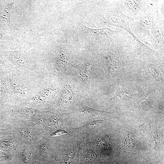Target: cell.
<instances>
[{"instance_id": "cell-12", "label": "cell", "mask_w": 164, "mask_h": 164, "mask_svg": "<svg viewBox=\"0 0 164 164\" xmlns=\"http://www.w3.org/2000/svg\"><path fill=\"white\" fill-rule=\"evenodd\" d=\"M143 68L146 72L151 74L155 79H163L160 73V63L155 58H152L148 59L147 58L143 61Z\"/></svg>"}, {"instance_id": "cell-9", "label": "cell", "mask_w": 164, "mask_h": 164, "mask_svg": "<svg viewBox=\"0 0 164 164\" xmlns=\"http://www.w3.org/2000/svg\"><path fill=\"white\" fill-rule=\"evenodd\" d=\"M34 125H16L14 127L21 137L30 142L36 143L40 141L38 127Z\"/></svg>"}, {"instance_id": "cell-18", "label": "cell", "mask_w": 164, "mask_h": 164, "mask_svg": "<svg viewBox=\"0 0 164 164\" xmlns=\"http://www.w3.org/2000/svg\"><path fill=\"white\" fill-rule=\"evenodd\" d=\"M132 94V91L131 89H123L116 92L110 99L112 102L127 101L131 98Z\"/></svg>"}, {"instance_id": "cell-3", "label": "cell", "mask_w": 164, "mask_h": 164, "mask_svg": "<svg viewBox=\"0 0 164 164\" xmlns=\"http://www.w3.org/2000/svg\"><path fill=\"white\" fill-rule=\"evenodd\" d=\"M105 7L98 15L97 21L100 25L116 26L122 29L132 36L138 42L140 48H145L146 46L137 39L130 29V21L131 18L124 14L121 11L118 0L107 1Z\"/></svg>"}, {"instance_id": "cell-22", "label": "cell", "mask_w": 164, "mask_h": 164, "mask_svg": "<svg viewBox=\"0 0 164 164\" xmlns=\"http://www.w3.org/2000/svg\"><path fill=\"white\" fill-rule=\"evenodd\" d=\"M12 133V129L11 128H0V137L7 135Z\"/></svg>"}, {"instance_id": "cell-17", "label": "cell", "mask_w": 164, "mask_h": 164, "mask_svg": "<svg viewBox=\"0 0 164 164\" xmlns=\"http://www.w3.org/2000/svg\"><path fill=\"white\" fill-rule=\"evenodd\" d=\"M54 91L55 89L52 87L46 88L38 92L31 101L36 104L44 103L50 98Z\"/></svg>"}, {"instance_id": "cell-25", "label": "cell", "mask_w": 164, "mask_h": 164, "mask_svg": "<svg viewBox=\"0 0 164 164\" xmlns=\"http://www.w3.org/2000/svg\"><path fill=\"white\" fill-rule=\"evenodd\" d=\"M6 87V85L5 81L0 80V90L4 91Z\"/></svg>"}, {"instance_id": "cell-13", "label": "cell", "mask_w": 164, "mask_h": 164, "mask_svg": "<svg viewBox=\"0 0 164 164\" xmlns=\"http://www.w3.org/2000/svg\"><path fill=\"white\" fill-rule=\"evenodd\" d=\"M14 111L19 116L28 119L37 118L48 112V111L25 107H17L14 110Z\"/></svg>"}, {"instance_id": "cell-14", "label": "cell", "mask_w": 164, "mask_h": 164, "mask_svg": "<svg viewBox=\"0 0 164 164\" xmlns=\"http://www.w3.org/2000/svg\"><path fill=\"white\" fill-rule=\"evenodd\" d=\"M74 93L71 87L66 84L63 86L59 95L57 105L61 107L70 104L73 100Z\"/></svg>"}, {"instance_id": "cell-24", "label": "cell", "mask_w": 164, "mask_h": 164, "mask_svg": "<svg viewBox=\"0 0 164 164\" xmlns=\"http://www.w3.org/2000/svg\"><path fill=\"white\" fill-rule=\"evenodd\" d=\"M2 115L0 114V128H8L9 126L5 123L3 122Z\"/></svg>"}, {"instance_id": "cell-21", "label": "cell", "mask_w": 164, "mask_h": 164, "mask_svg": "<svg viewBox=\"0 0 164 164\" xmlns=\"http://www.w3.org/2000/svg\"><path fill=\"white\" fill-rule=\"evenodd\" d=\"M9 40L14 41L15 39L12 35L0 28V41Z\"/></svg>"}, {"instance_id": "cell-23", "label": "cell", "mask_w": 164, "mask_h": 164, "mask_svg": "<svg viewBox=\"0 0 164 164\" xmlns=\"http://www.w3.org/2000/svg\"><path fill=\"white\" fill-rule=\"evenodd\" d=\"M68 132L62 129H58L52 132L50 135V136H57L64 134H66Z\"/></svg>"}, {"instance_id": "cell-11", "label": "cell", "mask_w": 164, "mask_h": 164, "mask_svg": "<svg viewBox=\"0 0 164 164\" xmlns=\"http://www.w3.org/2000/svg\"><path fill=\"white\" fill-rule=\"evenodd\" d=\"M12 133L0 137V150L10 154L13 151H16L20 145Z\"/></svg>"}, {"instance_id": "cell-8", "label": "cell", "mask_w": 164, "mask_h": 164, "mask_svg": "<svg viewBox=\"0 0 164 164\" xmlns=\"http://www.w3.org/2000/svg\"><path fill=\"white\" fill-rule=\"evenodd\" d=\"M82 35L98 45L101 42L105 39L114 34L116 30L111 29L108 28L99 29H91L84 25L80 27Z\"/></svg>"}, {"instance_id": "cell-20", "label": "cell", "mask_w": 164, "mask_h": 164, "mask_svg": "<svg viewBox=\"0 0 164 164\" xmlns=\"http://www.w3.org/2000/svg\"><path fill=\"white\" fill-rule=\"evenodd\" d=\"M12 158L11 154L0 150V164H8Z\"/></svg>"}, {"instance_id": "cell-4", "label": "cell", "mask_w": 164, "mask_h": 164, "mask_svg": "<svg viewBox=\"0 0 164 164\" xmlns=\"http://www.w3.org/2000/svg\"><path fill=\"white\" fill-rule=\"evenodd\" d=\"M0 56L9 65L15 67L31 69L34 66L31 58L20 50L8 51L0 49Z\"/></svg>"}, {"instance_id": "cell-2", "label": "cell", "mask_w": 164, "mask_h": 164, "mask_svg": "<svg viewBox=\"0 0 164 164\" xmlns=\"http://www.w3.org/2000/svg\"><path fill=\"white\" fill-rule=\"evenodd\" d=\"M164 0H152L146 9L130 20L134 36L151 49L157 33L164 30Z\"/></svg>"}, {"instance_id": "cell-1", "label": "cell", "mask_w": 164, "mask_h": 164, "mask_svg": "<svg viewBox=\"0 0 164 164\" xmlns=\"http://www.w3.org/2000/svg\"><path fill=\"white\" fill-rule=\"evenodd\" d=\"M103 66L109 74L120 73L134 66L142 52L133 37L118 28L98 45Z\"/></svg>"}, {"instance_id": "cell-16", "label": "cell", "mask_w": 164, "mask_h": 164, "mask_svg": "<svg viewBox=\"0 0 164 164\" xmlns=\"http://www.w3.org/2000/svg\"><path fill=\"white\" fill-rule=\"evenodd\" d=\"M20 145L16 152H18L19 159L22 164H30L33 148L27 144Z\"/></svg>"}, {"instance_id": "cell-10", "label": "cell", "mask_w": 164, "mask_h": 164, "mask_svg": "<svg viewBox=\"0 0 164 164\" xmlns=\"http://www.w3.org/2000/svg\"><path fill=\"white\" fill-rule=\"evenodd\" d=\"M75 108L76 110L84 118L89 119L99 117L108 116L113 112L92 108L81 103H78Z\"/></svg>"}, {"instance_id": "cell-5", "label": "cell", "mask_w": 164, "mask_h": 164, "mask_svg": "<svg viewBox=\"0 0 164 164\" xmlns=\"http://www.w3.org/2000/svg\"><path fill=\"white\" fill-rule=\"evenodd\" d=\"M151 0H118L120 9L125 15L133 18L146 9Z\"/></svg>"}, {"instance_id": "cell-6", "label": "cell", "mask_w": 164, "mask_h": 164, "mask_svg": "<svg viewBox=\"0 0 164 164\" xmlns=\"http://www.w3.org/2000/svg\"><path fill=\"white\" fill-rule=\"evenodd\" d=\"M16 1L0 0V28L7 33L13 30L19 31L12 24L10 18L12 8Z\"/></svg>"}, {"instance_id": "cell-26", "label": "cell", "mask_w": 164, "mask_h": 164, "mask_svg": "<svg viewBox=\"0 0 164 164\" xmlns=\"http://www.w3.org/2000/svg\"><path fill=\"white\" fill-rule=\"evenodd\" d=\"M0 44H1V42H0Z\"/></svg>"}, {"instance_id": "cell-7", "label": "cell", "mask_w": 164, "mask_h": 164, "mask_svg": "<svg viewBox=\"0 0 164 164\" xmlns=\"http://www.w3.org/2000/svg\"><path fill=\"white\" fill-rule=\"evenodd\" d=\"M95 62L92 59H87L74 67V71L78 77L89 88Z\"/></svg>"}, {"instance_id": "cell-15", "label": "cell", "mask_w": 164, "mask_h": 164, "mask_svg": "<svg viewBox=\"0 0 164 164\" xmlns=\"http://www.w3.org/2000/svg\"><path fill=\"white\" fill-rule=\"evenodd\" d=\"M68 60L64 51L61 49L58 58L54 67V73L55 75L60 76L67 70Z\"/></svg>"}, {"instance_id": "cell-19", "label": "cell", "mask_w": 164, "mask_h": 164, "mask_svg": "<svg viewBox=\"0 0 164 164\" xmlns=\"http://www.w3.org/2000/svg\"><path fill=\"white\" fill-rule=\"evenodd\" d=\"M11 83L13 89L15 92L21 93L25 91L24 85L18 79L13 78Z\"/></svg>"}]
</instances>
